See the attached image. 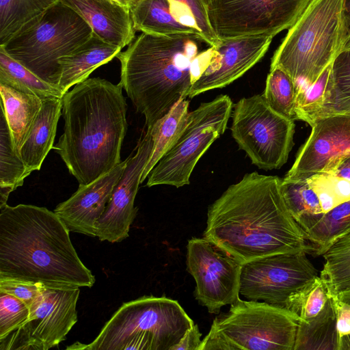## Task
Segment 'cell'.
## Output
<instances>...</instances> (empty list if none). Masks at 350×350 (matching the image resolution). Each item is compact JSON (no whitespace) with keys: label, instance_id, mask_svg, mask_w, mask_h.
<instances>
[{"label":"cell","instance_id":"cell-9","mask_svg":"<svg viewBox=\"0 0 350 350\" xmlns=\"http://www.w3.org/2000/svg\"><path fill=\"white\" fill-rule=\"evenodd\" d=\"M233 104L227 95H219L189 111L188 122L174 146L151 170L147 187L190 183L191 174L201 157L225 132Z\"/></svg>","mask_w":350,"mask_h":350},{"label":"cell","instance_id":"cell-11","mask_svg":"<svg viewBox=\"0 0 350 350\" xmlns=\"http://www.w3.org/2000/svg\"><path fill=\"white\" fill-rule=\"evenodd\" d=\"M309 0H208L211 26L225 40L288 29Z\"/></svg>","mask_w":350,"mask_h":350},{"label":"cell","instance_id":"cell-19","mask_svg":"<svg viewBox=\"0 0 350 350\" xmlns=\"http://www.w3.org/2000/svg\"><path fill=\"white\" fill-rule=\"evenodd\" d=\"M72 9L103 41L121 49L132 42L135 29L127 6L116 0H60Z\"/></svg>","mask_w":350,"mask_h":350},{"label":"cell","instance_id":"cell-3","mask_svg":"<svg viewBox=\"0 0 350 350\" xmlns=\"http://www.w3.org/2000/svg\"><path fill=\"white\" fill-rule=\"evenodd\" d=\"M58 215L45 207H0V278L48 287H92L95 277L80 260Z\"/></svg>","mask_w":350,"mask_h":350},{"label":"cell","instance_id":"cell-7","mask_svg":"<svg viewBox=\"0 0 350 350\" xmlns=\"http://www.w3.org/2000/svg\"><path fill=\"white\" fill-rule=\"evenodd\" d=\"M92 35L86 22L59 0L0 47L41 79L58 88L59 60Z\"/></svg>","mask_w":350,"mask_h":350},{"label":"cell","instance_id":"cell-34","mask_svg":"<svg viewBox=\"0 0 350 350\" xmlns=\"http://www.w3.org/2000/svg\"><path fill=\"white\" fill-rule=\"evenodd\" d=\"M330 297L326 283L318 275L293 295L284 307L297 314L300 321L308 322L321 311Z\"/></svg>","mask_w":350,"mask_h":350},{"label":"cell","instance_id":"cell-27","mask_svg":"<svg viewBox=\"0 0 350 350\" xmlns=\"http://www.w3.org/2000/svg\"><path fill=\"white\" fill-rule=\"evenodd\" d=\"M27 171L14 147L3 109L0 116V207L7 204L10 193L23 185Z\"/></svg>","mask_w":350,"mask_h":350},{"label":"cell","instance_id":"cell-33","mask_svg":"<svg viewBox=\"0 0 350 350\" xmlns=\"http://www.w3.org/2000/svg\"><path fill=\"white\" fill-rule=\"evenodd\" d=\"M298 83L279 67L270 69L262 96L276 113L290 120L295 118Z\"/></svg>","mask_w":350,"mask_h":350},{"label":"cell","instance_id":"cell-21","mask_svg":"<svg viewBox=\"0 0 350 350\" xmlns=\"http://www.w3.org/2000/svg\"><path fill=\"white\" fill-rule=\"evenodd\" d=\"M62 114V98L52 96L43 99L41 109L20 150V157L30 174L40 169L53 149Z\"/></svg>","mask_w":350,"mask_h":350},{"label":"cell","instance_id":"cell-13","mask_svg":"<svg viewBox=\"0 0 350 350\" xmlns=\"http://www.w3.org/2000/svg\"><path fill=\"white\" fill-rule=\"evenodd\" d=\"M77 288L44 286L40 302L21 327L0 340V350H48L66 339L77 322Z\"/></svg>","mask_w":350,"mask_h":350},{"label":"cell","instance_id":"cell-1","mask_svg":"<svg viewBox=\"0 0 350 350\" xmlns=\"http://www.w3.org/2000/svg\"><path fill=\"white\" fill-rule=\"evenodd\" d=\"M276 176L246 174L209 207L203 238L239 263L284 253L308 252Z\"/></svg>","mask_w":350,"mask_h":350},{"label":"cell","instance_id":"cell-44","mask_svg":"<svg viewBox=\"0 0 350 350\" xmlns=\"http://www.w3.org/2000/svg\"><path fill=\"white\" fill-rule=\"evenodd\" d=\"M343 12L346 25L350 33V0H343Z\"/></svg>","mask_w":350,"mask_h":350},{"label":"cell","instance_id":"cell-30","mask_svg":"<svg viewBox=\"0 0 350 350\" xmlns=\"http://www.w3.org/2000/svg\"><path fill=\"white\" fill-rule=\"evenodd\" d=\"M324 265L320 277L331 297L350 290V230L336 240L322 255Z\"/></svg>","mask_w":350,"mask_h":350},{"label":"cell","instance_id":"cell-46","mask_svg":"<svg viewBox=\"0 0 350 350\" xmlns=\"http://www.w3.org/2000/svg\"><path fill=\"white\" fill-rule=\"evenodd\" d=\"M118 1L119 3L123 4L124 5H126L128 7L129 4L132 0H116Z\"/></svg>","mask_w":350,"mask_h":350},{"label":"cell","instance_id":"cell-36","mask_svg":"<svg viewBox=\"0 0 350 350\" xmlns=\"http://www.w3.org/2000/svg\"><path fill=\"white\" fill-rule=\"evenodd\" d=\"M329 65L314 83L310 85L298 83V92L295 106V118L312 125L321 109L327 90L331 70Z\"/></svg>","mask_w":350,"mask_h":350},{"label":"cell","instance_id":"cell-25","mask_svg":"<svg viewBox=\"0 0 350 350\" xmlns=\"http://www.w3.org/2000/svg\"><path fill=\"white\" fill-rule=\"evenodd\" d=\"M294 350H338L336 314L332 297L312 320L299 321Z\"/></svg>","mask_w":350,"mask_h":350},{"label":"cell","instance_id":"cell-15","mask_svg":"<svg viewBox=\"0 0 350 350\" xmlns=\"http://www.w3.org/2000/svg\"><path fill=\"white\" fill-rule=\"evenodd\" d=\"M154 136L151 128L141 137L125 169L115 185L107 207L96 223V237L100 241L110 243L120 242L129 237L130 226L135 219L137 208L134 201L141 183L144 169L151 155Z\"/></svg>","mask_w":350,"mask_h":350},{"label":"cell","instance_id":"cell-29","mask_svg":"<svg viewBox=\"0 0 350 350\" xmlns=\"http://www.w3.org/2000/svg\"><path fill=\"white\" fill-rule=\"evenodd\" d=\"M350 230V200L343 202L329 211L305 231L307 241L313 245L317 255H323L338 238Z\"/></svg>","mask_w":350,"mask_h":350},{"label":"cell","instance_id":"cell-35","mask_svg":"<svg viewBox=\"0 0 350 350\" xmlns=\"http://www.w3.org/2000/svg\"><path fill=\"white\" fill-rule=\"evenodd\" d=\"M174 12L184 25L196 27L211 46L220 42L208 16V0H170Z\"/></svg>","mask_w":350,"mask_h":350},{"label":"cell","instance_id":"cell-22","mask_svg":"<svg viewBox=\"0 0 350 350\" xmlns=\"http://www.w3.org/2000/svg\"><path fill=\"white\" fill-rule=\"evenodd\" d=\"M1 107L3 109L14 147L20 150L38 115L43 99L38 95L0 83Z\"/></svg>","mask_w":350,"mask_h":350},{"label":"cell","instance_id":"cell-24","mask_svg":"<svg viewBox=\"0 0 350 350\" xmlns=\"http://www.w3.org/2000/svg\"><path fill=\"white\" fill-rule=\"evenodd\" d=\"M334 114L350 115V34L332 63L323 104L314 121Z\"/></svg>","mask_w":350,"mask_h":350},{"label":"cell","instance_id":"cell-17","mask_svg":"<svg viewBox=\"0 0 350 350\" xmlns=\"http://www.w3.org/2000/svg\"><path fill=\"white\" fill-rule=\"evenodd\" d=\"M273 38L256 34L220 40L211 64L193 84L188 97L222 88L240 78L264 57Z\"/></svg>","mask_w":350,"mask_h":350},{"label":"cell","instance_id":"cell-10","mask_svg":"<svg viewBox=\"0 0 350 350\" xmlns=\"http://www.w3.org/2000/svg\"><path fill=\"white\" fill-rule=\"evenodd\" d=\"M295 123L274 111L262 94L233 105L232 136L252 164L265 170L280 169L294 145Z\"/></svg>","mask_w":350,"mask_h":350},{"label":"cell","instance_id":"cell-38","mask_svg":"<svg viewBox=\"0 0 350 350\" xmlns=\"http://www.w3.org/2000/svg\"><path fill=\"white\" fill-rule=\"evenodd\" d=\"M44 285L39 282L0 278V291L11 295L25 304L32 312L41 301Z\"/></svg>","mask_w":350,"mask_h":350},{"label":"cell","instance_id":"cell-41","mask_svg":"<svg viewBox=\"0 0 350 350\" xmlns=\"http://www.w3.org/2000/svg\"><path fill=\"white\" fill-rule=\"evenodd\" d=\"M201 336L198 325L194 323L173 350H198L202 342Z\"/></svg>","mask_w":350,"mask_h":350},{"label":"cell","instance_id":"cell-12","mask_svg":"<svg viewBox=\"0 0 350 350\" xmlns=\"http://www.w3.org/2000/svg\"><path fill=\"white\" fill-rule=\"evenodd\" d=\"M306 253L278 254L243 264L240 294L249 300L284 307L293 295L318 276Z\"/></svg>","mask_w":350,"mask_h":350},{"label":"cell","instance_id":"cell-31","mask_svg":"<svg viewBox=\"0 0 350 350\" xmlns=\"http://www.w3.org/2000/svg\"><path fill=\"white\" fill-rule=\"evenodd\" d=\"M59 0H0V46Z\"/></svg>","mask_w":350,"mask_h":350},{"label":"cell","instance_id":"cell-37","mask_svg":"<svg viewBox=\"0 0 350 350\" xmlns=\"http://www.w3.org/2000/svg\"><path fill=\"white\" fill-rule=\"evenodd\" d=\"M29 314V310L24 302L0 291V340L23 325Z\"/></svg>","mask_w":350,"mask_h":350},{"label":"cell","instance_id":"cell-2","mask_svg":"<svg viewBox=\"0 0 350 350\" xmlns=\"http://www.w3.org/2000/svg\"><path fill=\"white\" fill-rule=\"evenodd\" d=\"M216 53L200 34L142 33L116 57L120 83L137 111L152 127L182 98L203 74Z\"/></svg>","mask_w":350,"mask_h":350},{"label":"cell","instance_id":"cell-14","mask_svg":"<svg viewBox=\"0 0 350 350\" xmlns=\"http://www.w3.org/2000/svg\"><path fill=\"white\" fill-rule=\"evenodd\" d=\"M187 270L196 281L194 296L210 313L232 304L240 294L242 265L204 238L193 237L187 245Z\"/></svg>","mask_w":350,"mask_h":350},{"label":"cell","instance_id":"cell-5","mask_svg":"<svg viewBox=\"0 0 350 350\" xmlns=\"http://www.w3.org/2000/svg\"><path fill=\"white\" fill-rule=\"evenodd\" d=\"M350 33L343 0H309L271 59L298 83L310 85L330 65Z\"/></svg>","mask_w":350,"mask_h":350},{"label":"cell","instance_id":"cell-26","mask_svg":"<svg viewBox=\"0 0 350 350\" xmlns=\"http://www.w3.org/2000/svg\"><path fill=\"white\" fill-rule=\"evenodd\" d=\"M189 101L180 99L162 119L152 127L154 146L151 155L144 169L141 183L148 177L160 159L174 146L185 130L189 111Z\"/></svg>","mask_w":350,"mask_h":350},{"label":"cell","instance_id":"cell-20","mask_svg":"<svg viewBox=\"0 0 350 350\" xmlns=\"http://www.w3.org/2000/svg\"><path fill=\"white\" fill-rule=\"evenodd\" d=\"M121 49L93 33L83 45L59 60L58 88L65 94L71 87L87 79L96 68L116 57Z\"/></svg>","mask_w":350,"mask_h":350},{"label":"cell","instance_id":"cell-39","mask_svg":"<svg viewBox=\"0 0 350 350\" xmlns=\"http://www.w3.org/2000/svg\"><path fill=\"white\" fill-rule=\"evenodd\" d=\"M336 314V329L338 339L350 334V304L336 297H332Z\"/></svg>","mask_w":350,"mask_h":350},{"label":"cell","instance_id":"cell-43","mask_svg":"<svg viewBox=\"0 0 350 350\" xmlns=\"http://www.w3.org/2000/svg\"><path fill=\"white\" fill-rule=\"evenodd\" d=\"M338 350H350V334L345 335L338 339Z\"/></svg>","mask_w":350,"mask_h":350},{"label":"cell","instance_id":"cell-28","mask_svg":"<svg viewBox=\"0 0 350 350\" xmlns=\"http://www.w3.org/2000/svg\"><path fill=\"white\" fill-rule=\"evenodd\" d=\"M281 191L290 213L304 232L323 213L317 193L307 179L296 181L283 179Z\"/></svg>","mask_w":350,"mask_h":350},{"label":"cell","instance_id":"cell-32","mask_svg":"<svg viewBox=\"0 0 350 350\" xmlns=\"http://www.w3.org/2000/svg\"><path fill=\"white\" fill-rule=\"evenodd\" d=\"M0 83L17 90L38 95L42 99L48 97L62 98V90L41 79L33 72L8 55L0 47Z\"/></svg>","mask_w":350,"mask_h":350},{"label":"cell","instance_id":"cell-45","mask_svg":"<svg viewBox=\"0 0 350 350\" xmlns=\"http://www.w3.org/2000/svg\"><path fill=\"white\" fill-rule=\"evenodd\" d=\"M334 297H336L340 300L350 304V290L345 292H342L337 295L336 296Z\"/></svg>","mask_w":350,"mask_h":350},{"label":"cell","instance_id":"cell-23","mask_svg":"<svg viewBox=\"0 0 350 350\" xmlns=\"http://www.w3.org/2000/svg\"><path fill=\"white\" fill-rule=\"evenodd\" d=\"M128 8L135 31L156 35L196 33L202 36L197 28L180 22L170 0H132Z\"/></svg>","mask_w":350,"mask_h":350},{"label":"cell","instance_id":"cell-18","mask_svg":"<svg viewBox=\"0 0 350 350\" xmlns=\"http://www.w3.org/2000/svg\"><path fill=\"white\" fill-rule=\"evenodd\" d=\"M129 156L108 173L87 185H79L54 212L70 232L96 237V223L104 213L113 188L120 178Z\"/></svg>","mask_w":350,"mask_h":350},{"label":"cell","instance_id":"cell-40","mask_svg":"<svg viewBox=\"0 0 350 350\" xmlns=\"http://www.w3.org/2000/svg\"><path fill=\"white\" fill-rule=\"evenodd\" d=\"M325 174L329 187L337 204L350 200V180L330 174Z\"/></svg>","mask_w":350,"mask_h":350},{"label":"cell","instance_id":"cell-42","mask_svg":"<svg viewBox=\"0 0 350 350\" xmlns=\"http://www.w3.org/2000/svg\"><path fill=\"white\" fill-rule=\"evenodd\" d=\"M323 172L350 180V152L336 160Z\"/></svg>","mask_w":350,"mask_h":350},{"label":"cell","instance_id":"cell-16","mask_svg":"<svg viewBox=\"0 0 350 350\" xmlns=\"http://www.w3.org/2000/svg\"><path fill=\"white\" fill-rule=\"evenodd\" d=\"M311 127L309 137L284 180L307 179L324 172L336 160L350 152V115L321 117Z\"/></svg>","mask_w":350,"mask_h":350},{"label":"cell","instance_id":"cell-8","mask_svg":"<svg viewBox=\"0 0 350 350\" xmlns=\"http://www.w3.org/2000/svg\"><path fill=\"white\" fill-rule=\"evenodd\" d=\"M299 322L285 307L239 298L215 318L198 350H294Z\"/></svg>","mask_w":350,"mask_h":350},{"label":"cell","instance_id":"cell-6","mask_svg":"<svg viewBox=\"0 0 350 350\" xmlns=\"http://www.w3.org/2000/svg\"><path fill=\"white\" fill-rule=\"evenodd\" d=\"M193 324L177 301L145 295L124 303L92 342L67 349L173 350Z\"/></svg>","mask_w":350,"mask_h":350},{"label":"cell","instance_id":"cell-4","mask_svg":"<svg viewBox=\"0 0 350 350\" xmlns=\"http://www.w3.org/2000/svg\"><path fill=\"white\" fill-rule=\"evenodd\" d=\"M122 86L88 78L62 97L64 133L53 149L79 185H87L121 161L127 130Z\"/></svg>","mask_w":350,"mask_h":350}]
</instances>
